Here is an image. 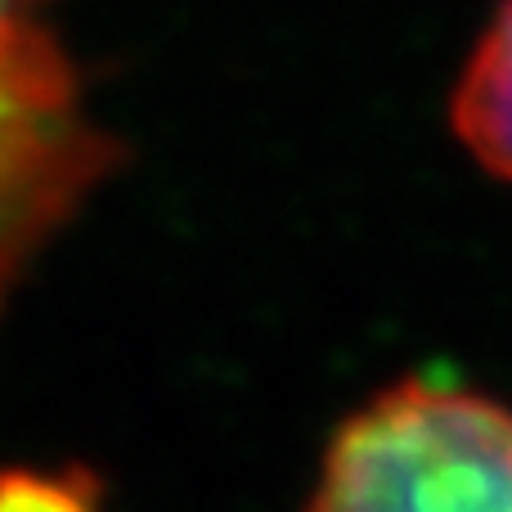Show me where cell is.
<instances>
[{
    "instance_id": "cell-5",
    "label": "cell",
    "mask_w": 512,
    "mask_h": 512,
    "mask_svg": "<svg viewBox=\"0 0 512 512\" xmlns=\"http://www.w3.org/2000/svg\"><path fill=\"white\" fill-rule=\"evenodd\" d=\"M18 5H23V0H0V41H5V36L23 23V18H18Z\"/></svg>"
},
{
    "instance_id": "cell-3",
    "label": "cell",
    "mask_w": 512,
    "mask_h": 512,
    "mask_svg": "<svg viewBox=\"0 0 512 512\" xmlns=\"http://www.w3.org/2000/svg\"><path fill=\"white\" fill-rule=\"evenodd\" d=\"M454 135L463 149L512 185V0H499L454 86Z\"/></svg>"
},
{
    "instance_id": "cell-1",
    "label": "cell",
    "mask_w": 512,
    "mask_h": 512,
    "mask_svg": "<svg viewBox=\"0 0 512 512\" xmlns=\"http://www.w3.org/2000/svg\"><path fill=\"white\" fill-rule=\"evenodd\" d=\"M310 512H512V405L409 378L337 427Z\"/></svg>"
},
{
    "instance_id": "cell-4",
    "label": "cell",
    "mask_w": 512,
    "mask_h": 512,
    "mask_svg": "<svg viewBox=\"0 0 512 512\" xmlns=\"http://www.w3.org/2000/svg\"><path fill=\"white\" fill-rule=\"evenodd\" d=\"M86 472H0V512H99Z\"/></svg>"
},
{
    "instance_id": "cell-2",
    "label": "cell",
    "mask_w": 512,
    "mask_h": 512,
    "mask_svg": "<svg viewBox=\"0 0 512 512\" xmlns=\"http://www.w3.org/2000/svg\"><path fill=\"white\" fill-rule=\"evenodd\" d=\"M113 167L117 144L81 108L68 54L18 23L0 41V306Z\"/></svg>"
}]
</instances>
